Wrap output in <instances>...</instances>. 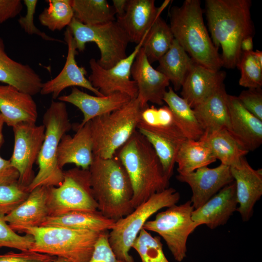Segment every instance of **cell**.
<instances>
[{
  "mask_svg": "<svg viewBox=\"0 0 262 262\" xmlns=\"http://www.w3.org/2000/svg\"><path fill=\"white\" fill-rule=\"evenodd\" d=\"M156 69L171 82L174 90H180L190 72L194 61L174 39L169 50L159 60Z\"/></svg>",
  "mask_w": 262,
  "mask_h": 262,
  "instance_id": "f546056e",
  "label": "cell"
},
{
  "mask_svg": "<svg viewBox=\"0 0 262 262\" xmlns=\"http://www.w3.org/2000/svg\"><path fill=\"white\" fill-rule=\"evenodd\" d=\"M88 262H123L116 258L111 248L107 231L100 233Z\"/></svg>",
  "mask_w": 262,
  "mask_h": 262,
  "instance_id": "ee69618b",
  "label": "cell"
},
{
  "mask_svg": "<svg viewBox=\"0 0 262 262\" xmlns=\"http://www.w3.org/2000/svg\"><path fill=\"white\" fill-rule=\"evenodd\" d=\"M93 156L90 121L78 126L73 136L65 134L62 137L57 153L61 168L66 164H73L77 167L89 169Z\"/></svg>",
  "mask_w": 262,
  "mask_h": 262,
  "instance_id": "cb8c5ba5",
  "label": "cell"
},
{
  "mask_svg": "<svg viewBox=\"0 0 262 262\" xmlns=\"http://www.w3.org/2000/svg\"><path fill=\"white\" fill-rule=\"evenodd\" d=\"M131 248L137 252L141 262H169L164 254L161 237L153 236L144 229L139 232Z\"/></svg>",
  "mask_w": 262,
  "mask_h": 262,
  "instance_id": "74e56055",
  "label": "cell"
},
{
  "mask_svg": "<svg viewBox=\"0 0 262 262\" xmlns=\"http://www.w3.org/2000/svg\"><path fill=\"white\" fill-rule=\"evenodd\" d=\"M27 187L18 182L0 185V213L6 215L27 197Z\"/></svg>",
  "mask_w": 262,
  "mask_h": 262,
  "instance_id": "60d3db41",
  "label": "cell"
},
{
  "mask_svg": "<svg viewBox=\"0 0 262 262\" xmlns=\"http://www.w3.org/2000/svg\"><path fill=\"white\" fill-rule=\"evenodd\" d=\"M169 25L174 39L196 64L214 70L223 66L221 57L204 24L199 0H185L174 6Z\"/></svg>",
  "mask_w": 262,
  "mask_h": 262,
  "instance_id": "277c9868",
  "label": "cell"
},
{
  "mask_svg": "<svg viewBox=\"0 0 262 262\" xmlns=\"http://www.w3.org/2000/svg\"><path fill=\"white\" fill-rule=\"evenodd\" d=\"M254 57L257 62L261 65H262V52L260 50H256L253 51Z\"/></svg>",
  "mask_w": 262,
  "mask_h": 262,
  "instance_id": "816d5d0a",
  "label": "cell"
},
{
  "mask_svg": "<svg viewBox=\"0 0 262 262\" xmlns=\"http://www.w3.org/2000/svg\"><path fill=\"white\" fill-rule=\"evenodd\" d=\"M237 207L234 181L222 188L201 207L194 209L192 218L197 227L205 225L213 229L226 224Z\"/></svg>",
  "mask_w": 262,
  "mask_h": 262,
  "instance_id": "d6986e66",
  "label": "cell"
},
{
  "mask_svg": "<svg viewBox=\"0 0 262 262\" xmlns=\"http://www.w3.org/2000/svg\"><path fill=\"white\" fill-rule=\"evenodd\" d=\"M249 0H206L205 10L211 39L222 49L223 66L234 68L242 55L241 44L252 36L253 26Z\"/></svg>",
  "mask_w": 262,
  "mask_h": 262,
  "instance_id": "6da1fadb",
  "label": "cell"
},
{
  "mask_svg": "<svg viewBox=\"0 0 262 262\" xmlns=\"http://www.w3.org/2000/svg\"><path fill=\"white\" fill-rule=\"evenodd\" d=\"M0 113L5 123L12 127L23 122L35 123L38 118L32 96L7 84H0Z\"/></svg>",
  "mask_w": 262,
  "mask_h": 262,
  "instance_id": "d4e9b609",
  "label": "cell"
},
{
  "mask_svg": "<svg viewBox=\"0 0 262 262\" xmlns=\"http://www.w3.org/2000/svg\"><path fill=\"white\" fill-rule=\"evenodd\" d=\"M56 257L32 251L0 254V262H51Z\"/></svg>",
  "mask_w": 262,
  "mask_h": 262,
  "instance_id": "f6af8a7d",
  "label": "cell"
},
{
  "mask_svg": "<svg viewBox=\"0 0 262 262\" xmlns=\"http://www.w3.org/2000/svg\"><path fill=\"white\" fill-rule=\"evenodd\" d=\"M151 144L161 164L164 173L169 180L173 173L176 158L180 145L145 130H137Z\"/></svg>",
  "mask_w": 262,
  "mask_h": 262,
  "instance_id": "8d00e7d4",
  "label": "cell"
},
{
  "mask_svg": "<svg viewBox=\"0 0 262 262\" xmlns=\"http://www.w3.org/2000/svg\"><path fill=\"white\" fill-rule=\"evenodd\" d=\"M68 28L69 29L77 50L83 51L85 44L94 42L100 53L98 63L103 68L108 69L126 57V49L129 38L116 21L88 25L73 17Z\"/></svg>",
  "mask_w": 262,
  "mask_h": 262,
  "instance_id": "9c48e42d",
  "label": "cell"
},
{
  "mask_svg": "<svg viewBox=\"0 0 262 262\" xmlns=\"http://www.w3.org/2000/svg\"><path fill=\"white\" fill-rule=\"evenodd\" d=\"M17 232L33 237L34 243L30 251L62 257L71 262H88L101 233L86 229L43 226L22 228Z\"/></svg>",
  "mask_w": 262,
  "mask_h": 262,
  "instance_id": "5b68a950",
  "label": "cell"
},
{
  "mask_svg": "<svg viewBox=\"0 0 262 262\" xmlns=\"http://www.w3.org/2000/svg\"><path fill=\"white\" fill-rule=\"evenodd\" d=\"M115 221L104 216L98 210L74 211L55 216H48L43 226H58L86 229L101 233L111 230Z\"/></svg>",
  "mask_w": 262,
  "mask_h": 262,
  "instance_id": "f1b7e54d",
  "label": "cell"
},
{
  "mask_svg": "<svg viewBox=\"0 0 262 262\" xmlns=\"http://www.w3.org/2000/svg\"><path fill=\"white\" fill-rule=\"evenodd\" d=\"M172 111L179 127L187 139L199 140L204 134L193 109L173 88L169 86L163 98Z\"/></svg>",
  "mask_w": 262,
  "mask_h": 262,
  "instance_id": "1f68e13d",
  "label": "cell"
},
{
  "mask_svg": "<svg viewBox=\"0 0 262 262\" xmlns=\"http://www.w3.org/2000/svg\"><path fill=\"white\" fill-rule=\"evenodd\" d=\"M157 7L154 0H129L124 15L116 20L127 34L130 42L139 44L169 2Z\"/></svg>",
  "mask_w": 262,
  "mask_h": 262,
  "instance_id": "ac0fdd59",
  "label": "cell"
},
{
  "mask_svg": "<svg viewBox=\"0 0 262 262\" xmlns=\"http://www.w3.org/2000/svg\"><path fill=\"white\" fill-rule=\"evenodd\" d=\"M65 41L67 45V54L65 65L54 78L43 82L40 93L51 94L53 99L58 98L61 93L69 87H81L92 92L96 96H104L94 88L85 77L87 71L77 65L75 59L77 49L72 34L67 27L65 33Z\"/></svg>",
  "mask_w": 262,
  "mask_h": 262,
  "instance_id": "e0dca14e",
  "label": "cell"
},
{
  "mask_svg": "<svg viewBox=\"0 0 262 262\" xmlns=\"http://www.w3.org/2000/svg\"><path fill=\"white\" fill-rule=\"evenodd\" d=\"M129 0H113V7L117 17L123 16L126 11Z\"/></svg>",
  "mask_w": 262,
  "mask_h": 262,
  "instance_id": "c3c4849f",
  "label": "cell"
},
{
  "mask_svg": "<svg viewBox=\"0 0 262 262\" xmlns=\"http://www.w3.org/2000/svg\"><path fill=\"white\" fill-rule=\"evenodd\" d=\"M241 104L248 112L262 121V90L261 88H248L237 97Z\"/></svg>",
  "mask_w": 262,
  "mask_h": 262,
  "instance_id": "7bdbcfd3",
  "label": "cell"
},
{
  "mask_svg": "<svg viewBox=\"0 0 262 262\" xmlns=\"http://www.w3.org/2000/svg\"><path fill=\"white\" fill-rule=\"evenodd\" d=\"M176 178L191 188L190 201L194 209L201 207L222 188L234 181L230 166L221 164L214 168L205 166L187 174H178Z\"/></svg>",
  "mask_w": 262,
  "mask_h": 262,
  "instance_id": "5bb4252c",
  "label": "cell"
},
{
  "mask_svg": "<svg viewBox=\"0 0 262 262\" xmlns=\"http://www.w3.org/2000/svg\"><path fill=\"white\" fill-rule=\"evenodd\" d=\"M5 215L0 213V248L5 247L20 251H30L34 243L33 237L28 234L22 236L16 233L5 220Z\"/></svg>",
  "mask_w": 262,
  "mask_h": 262,
  "instance_id": "ab89813d",
  "label": "cell"
},
{
  "mask_svg": "<svg viewBox=\"0 0 262 262\" xmlns=\"http://www.w3.org/2000/svg\"><path fill=\"white\" fill-rule=\"evenodd\" d=\"M143 108L137 98H132L120 109L90 121L93 155L114 157L137 131Z\"/></svg>",
  "mask_w": 262,
  "mask_h": 262,
  "instance_id": "52a82bcc",
  "label": "cell"
},
{
  "mask_svg": "<svg viewBox=\"0 0 262 262\" xmlns=\"http://www.w3.org/2000/svg\"><path fill=\"white\" fill-rule=\"evenodd\" d=\"M235 183L237 211L244 222L250 220L254 207L262 196V169H255L245 157L230 166Z\"/></svg>",
  "mask_w": 262,
  "mask_h": 262,
  "instance_id": "2e32d148",
  "label": "cell"
},
{
  "mask_svg": "<svg viewBox=\"0 0 262 262\" xmlns=\"http://www.w3.org/2000/svg\"><path fill=\"white\" fill-rule=\"evenodd\" d=\"M12 128L14 147L9 160L19 173L18 182L27 187L35 177L33 166L44 139L45 128L43 125L25 122Z\"/></svg>",
  "mask_w": 262,
  "mask_h": 262,
  "instance_id": "7c38bea8",
  "label": "cell"
},
{
  "mask_svg": "<svg viewBox=\"0 0 262 262\" xmlns=\"http://www.w3.org/2000/svg\"><path fill=\"white\" fill-rule=\"evenodd\" d=\"M228 95L223 84L213 95L193 108L204 131L202 136L210 135L222 129L229 131Z\"/></svg>",
  "mask_w": 262,
  "mask_h": 262,
  "instance_id": "4316f807",
  "label": "cell"
},
{
  "mask_svg": "<svg viewBox=\"0 0 262 262\" xmlns=\"http://www.w3.org/2000/svg\"><path fill=\"white\" fill-rule=\"evenodd\" d=\"M115 154L131 180L134 209L152 195L169 187V180L153 148L137 130Z\"/></svg>",
  "mask_w": 262,
  "mask_h": 262,
  "instance_id": "7a4b0ae2",
  "label": "cell"
},
{
  "mask_svg": "<svg viewBox=\"0 0 262 262\" xmlns=\"http://www.w3.org/2000/svg\"><path fill=\"white\" fill-rule=\"evenodd\" d=\"M230 132L246 149L253 151L262 144V121L248 112L237 97L228 95Z\"/></svg>",
  "mask_w": 262,
  "mask_h": 262,
  "instance_id": "44dd1931",
  "label": "cell"
},
{
  "mask_svg": "<svg viewBox=\"0 0 262 262\" xmlns=\"http://www.w3.org/2000/svg\"><path fill=\"white\" fill-rule=\"evenodd\" d=\"M19 173L11 164L10 160L0 156V185L18 182Z\"/></svg>",
  "mask_w": 262,
  "mask_h": 262,
  "instance_id": "7dc6e473",
  "label": "cell"
},
{
  "mask_svg": "<svg viewBox=\"0 0 262 262\" xmlns=\"http://www.w3.org/2000/svg\"><path fill=\"white\" fill-rule=\"evenodd\" d=\"M174 40L169 25L159 16L149 29L142 46L150 63L158 61L169 50Z\"/></svg>",
  "mask_w": 262,
  "mask_h": 262,
  "instance_id": "e575fe53",
  "label": "cell"
},
{
  "mask_svg": "<svg viewBox=\"0 0 262 262\" xmlns=\"http://www.w3.org/2000/svg\"><path fill=\"white\" fill-rule=\"evenodd\" d=\"M23 1L27 8L26 14L24 16L20 17L18 21L24 31L29 34L37 35L46 41L64 42L58 39L48 35L35 26L33 19L38 1L36 0H24Z\"/></svg>",
  "mask_w": 262,
  "mask_h": 262,
  "instance_id": "b9f144b4",
  "label": "cell"
},
{
  "mask_svg": "<svg viewBox=\"0 0 262 262\" xmlns=\"http://www.w3.org/2000/svg\"><path fill=\"white\" fill-rule=\"evenodd\" d=\"M22 8L20 0H0V24L16 16Z\"/></svg>",
  "mask_w": 262,
  "mask_h": 262,
  "instance_id": "bcb514c9",
  "label": "cell"
},
{
  "mask_svg": "<svg viewBox=\"0 0 262 262\" xmlns=\"http://www.w3.org/2000/svg\"><path fill=\"white\" fill-rule=\"evenodd\" d=\"M225 77L224 71L212 70L195 62L182 85L181 97L193 109L224 84Z\"/></svg>",
  "mask_w": 262,
  "mask_h": 262,
  "instance_id": "7402d4cb",
  "label": "cell"
},
{
  "mask_svg": "<svg viewBox=\"0 0 262 262\" xmlns=\"http://www.w3.org/2000/svg\"><path fill=\"white\" fill-rule=\"evenodd\" d=\"M48 7L40 13V23L51 31H60L68 26L74 17L71 0H49Z\"/></svg>",
  "mask_w": 262,
  "mask_h": 262,
  "instance_id": "d590c367",
  "label": "cell"
},
{
  "mask_svg": "<svg viewBox=\"0 0 262 262\" xmlns=\"http://www.w3.org/2000/svg\"><path fill=\"white\" fill-rule=\"evenodd\" d=\"M216 161L207 143L202 140H184L180 145L176 158L180 175L191 173Z\"/></svg>",
  "mask_w": 262,
  "mask_h": 262,
  "instance_id": "4dcf8cb0",
  "label": "cell"
},
{
  "mask_svg": "<svg viewBox=\"0 0 262 262\" xmlns=\"http://www.w3.org/2000/svg\"><path fill=\"white\" fill-rule=\"evenodd\" d=\"M180 199L179 193L168 187L152 195L131 213L115 221L108 233V240L116 258L123 262H134L129 252L145 223L160 210L177 204Z\"/></svg>",
  "mask_w": 262,
  "mask_h": 262,
  "instance_id": "ba28073f",
  "label": "cell"
},
{
  "mask_svg": "<svg viewBox=\"0 0 262 262\" xmlns=\"http://www.w3.org/2000/svg\"><path fill=\"white\" fill-rule=\"evenodd\" d=\"M145 130L176 143L181 144L186 138L166 105L160 108L148 105L141 112L137 130Z\"/></svg>",
  "mask_w": 262,
  "mask_h": 262,
  "instance_id": "83f0119b",
  "label": "cell"
},
{
  "mask_svg": "<svg viewBox=\"0 0 262 262\" xmlns=\"http://www.w3.org/2000/svg\"><path fill=\"white\" fill-rule=\"evenodd\" d=\"M49 187H36L26 199L4 216L16 232L22 228L41 226L49 216L48 206Z\"/></svg>",
  "mask_w": 262,
  "mask_h": 262,
  "instance_id": "603a6c76",
  "label": "cell"
},
{
  "mask_svg": "<svg viewBox=\"0 0 262 262\" xmlns=\"http://www.w3.org/2000/svg\"><path fill=\"white\" fill-rule=\"evenodd\" d=\"M0 82L32 96L40 93L43 84L39 75L29 65L16 62L8 56L0 38Z\"/></svg>",
  "mask_w": 262,
  "mask_h": 262,
  "instance_id": "484cf974",
  "label": "cell"
},
{
  "mask_svg": "<svg viewBox=\"0 0 262 262\" xmlns=\"http://www.w3.org/2000/svg\"><path fill=\"white\" fill-rule=\"evenodd\" d=\"M253 43L252 36L246 37L242 41L241 49L243 52H248L253 51Z\"/></svg>",
  "mask_w": 262,
  "mask_h": 262,
  "instance_id": "681fc988",
  "label": "cell"
},
{
  "mask_svg": "<svg viewBox=\"0 0 262 262\" xmlns=\"http://www.w3.org/2000/svg\"><path fill=\"white\" fill-rule=\"evenodd\" d=\"M64 179L58 186L49 187V216L74 211L98 210L91 185L89 169L74 167L64 171Z\"/></svg>",
  "mask_w": 262,
  "mask_h": 262,
  "instance_id": "30bf717a",
  "label": "cell"
},
{
  "mask_svg": "<svg viewBox=\"0 0 262 262\" xmlns=\"http://www.w3.org/2000/svg\"><path fill=\"white\" fill-rule=\"evenodd\" d=\"M147 32L129 55L110 68H104L95 59H90L91 74L88 80L103 96L121 93L128 95L131 98L137 97V85L135 81L130 79L131 68Z\"/></svg>",
  "mask_w": 262,
  "mask_h": 262,
  "instance_id": "4fadbf2b",
  "label": "cell"
},
{
  "mask_svg": "<svg viewBox=\"0 0 262 262\" xmlns=\"http://www.w3.org/2000/svg\"><path fill=\"white\" fill-rule=\"evenodd\" d=\"M215 158L221 164L231 166L238 163L249 151L244 147L230 131L222 129L212 134L202 136Z\"/></svg>",
  "mask_w": 262,
  "mask_h": 262,
  "instance_id": "d6a6232c",
  "label": "cell"
},
{
  "mask_svg": "<svg viewBox=\"0 0 262 262\" xmlns=\"http://www.w3.org/2000/svg\"><path fill=\"white\" fill-rule=\"evenodd\" d=\"M74 17L82 24L95 25L115 20L113 6L106 0H71Z\"/></svg>",
  "mask_w": 262,
  "mask_h": 262,
  "instance_id": "836d02e7",
  "label": "cell"
},
{
  "mask_svg": "<svg viewBox=\"0 0 262 262\" xmlns=\"http://www.w3.org/2000/svg\"><path fill=\"white\" fill-rule=\"evenodd\" d=\"M5 123L4 119L0 113V150L4 143V138L3 135V127Z\"/></svg>",
  "mask_w": 262,
  "mask_h": 262,
  "instance_id": "f907efd6",
  "label": "cell"
},
{
  "mask_svg": "<svg viewBox=\"0 0 262 262\" xmlns=\"http://www.w3.org/2000/svg\"><path fill=\"white\" fill-rule=\"evenodd\" d=\"M166 208L148 220L143 229L162 237L174 259L181 262L186 257L188 238L198 227L192 218L194 209L190 200Z\"/></svg>",
  "mask_w": 262,
  "mask_h": 262,
  "instance_id": "8fae6325",
  "label": "cell"
},
{
  "mask_svg": "<svg viewBox=\"0 0 262 262\" xmlns=\"http://www.w3.org/2000/svg\"><path fill=\"white\" fill-rule=\"evenodd\" d=\"M237 67L241 71L240 85L248 88H261L262 65L256 60L253 51L243 52Z\"/></svg>",
  "mask_w": 262,
  "mask_h": 262,
  "instance_id": "f35d334b",
  "label": "cell"
},
{
  "mask_svg": "<svg viewBox=\"0 0 262 262\" xmlns=\"http://www.w3.org/2000/svg\"><path fill=\"white\" fill-rule=\"evenodd\" d=\"M131 76L138 89L137 98L143 108L150 102L163 106L164 95L170 82L162 73L154 69L141 47L131 68Z\"/></svg>",
  "mask_w": 262,
  "mask_h": 262,
  "instance_id": "9a60e30c",
  "label": "cell"
},
{
  "mask_svg": "<svg viewBox=\"0 0 262 262\" xmlns=\"http://www.w3.org/2000/svg\"><path fill=\"white\" fill-rule=\"evenodd\" d=\"M58 99L59 101L72 104L81 110L83 119L79 126H82L97 117L120 109L132 98L121 93L105 96H93L77 87H73L69 94L60 96Z\"/></svg>",
  "mask_w": 262,
  "mask_h": 262,
  "instance_id": "ffe728a7",
  "label": "cell"
},
{
  "mask_svg": "<svg viewBox=\"0 0 262 262\" xmlns=\"http://www.w3.org/2000/svg\"><path fill=\"white\" fill-rule=\"evenodd\" d=\"M89 171L98 210L104 216L116 221L133 211L132 185L115 155L108 159L93 156Z\"/></svg>",
  "mask_w": 262,
  "mask_h": 262,
  "instance_id": "3957f363",
  "label": "cell"
},
{
  "mask_svg": "<svg viewBox=\"0 0 262 262\" xmlns=\"http://www.w3.org/2000/svg\"><path fill=\"white\" fill-rule=\"evenodd\" d=\"M44 139L37 159L39 170L30 184L29 192L36 187L58 186L64 179V171L58 164L57 153L62 137L71 128L65 102L52 100L44 113Z\"/></svg>",
  "mask_w": 262,
  "mask_h": 262,
  "instance_id": "8992f818",
  "label": "cell"
},
{
  "mask_svg": "<svg viewBox=\"0 0 262 262\" xmlns=\"http://www.w3.org/2000/svg\"><path fill=\"white\" fill-rule=\"evenodd\" d=\"M51 262H71L70 261L62 258V257H56L53 261Z\"/></svg>",
  "mask_w": 262,
  "mask_h": 262,
  "instance_id": "f5cc1de1",
  "label": "cell"
}]
</instances>
